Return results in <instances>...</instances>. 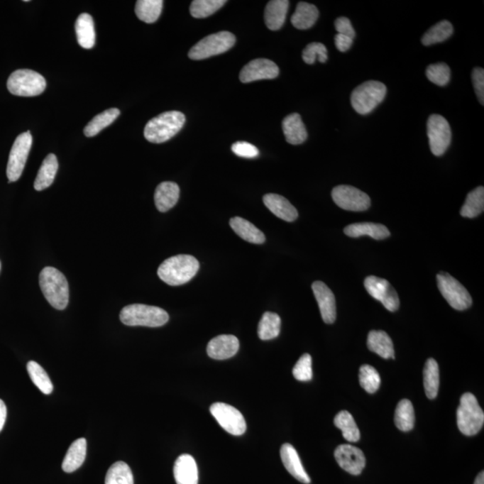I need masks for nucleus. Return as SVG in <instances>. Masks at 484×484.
Instances as JSON below:
<instances>
[{
    "instance_id": "nucleus-1",
    "label": "nucleus",
    "mask_w": 484,
    "mask_h": 484,
    "mask_svg": "<svg viewBox=\"0 0 484 484\" xmlns=\"http://www.w3.org/2000/svg\"><path fill=\"white\" fill-rule=\"evenodd\" d=\"M199 269V261L193 255H178L163 261L158 268V274L167 285L178 286L192 280Z\"/></svg>"
},
{
    "instance_id": "nucleus-2",
    "label": "nucleus",
    "mask_w": 484,
    "mask_h": 484,
    "mask_svg": "<svg viewBox=\"0 0 484 484\" xmlns=\"http://www.w3.org/2000/svg\"><path fill=\"white\" fill-rule=\"evenodd\" d=\"M39 282L44 297L53 308L59 310L67 308L70 301V287L62 273L56 268L47 267L40 272Z\"/></svg>"
},
{
    "instance_id": "nucleus-3",
    "label": "nucleus",
    "mask_w": 484,
    "mask_h": 484,
    "mask_svg": "<svg viewBox=\"0 0 484 484\" xmlns=\"http://www.w3.org/2000/svg\"><path fill=\"white\" fill-rule=\"evenodd\" d=\"M185 122V115L182 112L176 111L163 112L146 124L145 138L149 142L161 144L178 134Z\"/></svg>"
},
{
    "instance_id": "nucleus-4",
    "label": "nucleus",
    "mask_w": 484,
    "mask_h": 484,
    "mask_svg": "<svg viewBox=\"0 0 484 484\" xmlns=\"http://www.w3.org/2000/svg\"><path fill=\"white\" fill-rule=\"evenodd\" d=\"M119 319L126 326L158 327L168 322L169 315L159 307L131 304L122 309Z\"/></svg>"
},
{
    "instance_id": "nucleus-5",
    "label": "nucleus",
    "mask_w": 484,
    "mask_h": 484,
    "mask_svg": "<svg viewBox=\"0 0 484 484\" xmlns=\"http://www.w3.org/2000/svg\"><path fill=\"white\" fill-rule=\"evenodd\" d=\"M458 427L466 436H473L483 427L484 414L476 397L471 393H465L460 400L456 412Z\"/></svg>"
},
{
    "instance_id": "nucleus-6",
    "label": "nucleus",
    "mask_w": 484,
    "mask_h": 484,
    "mask_svg": "<svg viewBox=\"0 0 484 484\" xmlns=\"http://www.w3.org/2000/svg\"><path fill=\"white\" fill-rule=\"evenodd\" d=\"M387 94V87L378 81H368L353 90L351 95V104L354 111L361 115H366L383 101Z\"/></svg>"
},
{
    "instance_id": "nucleus-7",
    "label": "nucleus",
    "mask_w": 484,
    "mask_h": 484,
    "mask_svg": "<svg viewBox=\"0 0 484 484\" xmlns=\"http://www.w3.org/2000/svg\"><path fill=\"white\" fill-rule=\"evenodd\" d=\"M236 43V38L230 32H219L204 37L190 49L189 59L202 60L210 57L219 55L231 49Z\"/></svg>"
},
{
    "instance_id": "nucleus-8",
    "label": "nucleus",
    "mask_w": 484,
    "mask_h": 484,
    "mask_svg": "<svg viewBox=\"0 0 484 484\" xmlns=\"http://www.w3.org/2000/svg\"><path fill=\"white\" fill-rule=\"evenodd\" d=\"M46 88L42 75L30 70H19L11 74L8 80V89L13 95L23 97H37Z\"/></svg>"
},
{
    "instance_id": "nucleus-9",
    "label": "nucleus",
    "mask_w": 484,
    "mask_h": 484,
    "mask_svg": "<svg viewBox=\"0 0 484 484\" xmlns=\"http://www.w3.org/2000/svg\"><path fill=\"white\" fill-rule=\"evenodd\" d=\"M437 282L443 297L453 309L465 310L472 306L473 299L468 290L448 273H439Z\"/></svg>"
},
{
    "instance_id": "nucleus-10",
    "label": "nucleus",
    "mask_w": 484,
    "mask_h": 484,
    "mask_svg": "<svg viewBox=\"0 0 484 484\" xmlns=\"http://www.w3.org/2000/svg\"><path fill=\"white\" fill-rule=\"evenodd\" d=\"M32 144L33 136L30 132L22 133L17 136L10 151L6 168L9 182H15L21 177Z\"/></svg>"
},
{
    "instance_id": "nucleus-11",
    "label": "nucleus",
    "mask_w": 484,
    "mask_h": 484,
    "mask_svg": "<svg viewBox=\"0 0 484 484\" xmlns=\"http://www.w3.org/2000/svg\"><path fill=\"white\" fill-rule=\"evenodd\" d=\"M429 148L435 156L444 155L451 144V126L444 117L439 114L429 116L427 123Z\"/></svg>"
},
{
    "instance_id": "nucleus-12",
    "label": "nucleus",
    "mask_w": 484,
    "mask_h": 484,
    "mask_svg": "<svg viewBox=\"0 0 484 484\" xmlns=\"http://www.w3.org/2000/svg\"><path fill=\"white\" fill-rule=\"evenodd\" d=\"M211 414L221 428L228 434L241 436L246 431V421L241 412L231 405L224 403H214L210 407Z\"/></svg>"
},
{
    "instance_id": "nucleus-13",
    "label": "nucleus",
    "mask_w": 484,
    "mask_h": 484,
    "mask_svg": "<svg viewBox=\"0 0 484 484\" xmlns=\"http://www.w3.org/2000/svg\"><path fill=\"white\" fill-rule=\"evenodd\" d=\"M334 202L343 210L363 212L369 209L370 199L366 193L348 185H340L332 192Z\"/></svg>"
},
{
    "instance_id": "nucleus-14",
    "label": "nucleus",
    "mask_w": 484,
    "mask_h": 484,
    "mask_svg": "<svg viewBox=\"0 0 484 484\" xmlns=\"http://www.w3.org/2000/svg\"><path fill=\"white\" fill-rule=\"evenodd\" d=\"M364 287L371 297L380 302L385 308L391 312H397L400 308V297L397 291L386 279L370 275L364 280Z\"/></svg>"
},
{
    "instance_id": "nucleus-15",
    "label": "nucleus",
    "mask_w": 484,
    "mask_h": 484,
    "mask_svg": "<svg viewBox=\"0 0 484 484\" xmlns=\"http://www.w3.org/2000/svg\"><path fill=\"white\" fill-rule=\"evenodd\" d=\"M335 458L341 468L353 475H361L366 466V458L363 452L356 446L349 444L337 446Z\"/></svg>"
},
{
    "instance_id": "nucleus-16",
    "label": "nucleus",
    "mask_w": 484,
    "mask_h": 484,
    "mask_svg": "<svg viewBox=\"0 0 484 484\" xmlns=\"http://www.w3.org/2000/svg\"><path fill=\"white\" fill-rule=\"evenodd\" d=\"M279 67L273 61L267 59H258L251 61L240 73V80L248 84L251 82L274 79L278 77Z\"/></svg>"
},
{
    "instance_id": "nucleus-17",
    "label": "nucleus",
    "mask_w": 484,
    "mask_h": 484,
    "mask_svg": "<svg viewBox=\"0 0 484 484\" xmlns=\"http://www.w3.org/2000/svg\"><path fill=\"white\" fill-rule=\"evenodd\" d=\"M312 291L319 307L324 322L333 324L336 319V298L333 292L323 282L317 281L312 284Z\"/></svg>"
},
{
    "instance_id": "nucleus-18",
    "label": "nucleus",
    "mask_w": 484,
    "mask_h": 484,
    "mask_svg": "<svg viewBox=\"0 0 484 484\" xmlns=\"http://www.w3.org/2000/svg\"><path fill=\"white\" fill-rule=\"evenodd\" d=\"M240 348L236 336L221 335L214 337L207 346V354L214 360H226L235 356Z\"/></svg>"
},
{
    "instance_id": "nucleus-19",
    "label": "nucleus",
    "mask_w": 484,
    "mask_h": 484,
    "mask_svg": "<svg viewBox=\"0 0 484 484\" xmlns=\"http://www.w3.org/2000/svg\"><path fill=\"white\" fill-rule=\"evenodd\" d=\"M281 459L284 463L285 468L291 475L295 477L296 480L302 483H310V478L308 473H306L304 468H303L301 458L298 455L296 449L293 448L289 443L282 446Z\"/></svg>"
},
{
    "instance_id": "nucleus-20",
    "label": "nucleus",
    "mask_w": 484,
    "mask_h": 484,
    "mask_svg": "<svg viewBox=\"0 0 484 484\" xmlns=\"http://www.w3.org/2000/svg\"><path fill=\"white\" fill-rule=\"evenodd\" d=\"M173 473L177 484L199 483V470L195 459L190 455L184 454L177 458Z\"/></svg>"
},
{
    "instance_id": "nucleus-21",
    "label": "nucleus",
    "mask_w": 484,
    "mask_h": 484,
    "mask_svg": "<svg viewBox=\"0 0 484 484\" xmlns=\"http://www.w3.org/2000/svg\"><path fill=\"white\" fill-rule=\"evenodd\" d=\"M264 204L275 216L286 221H293L298 218V211L285 197L277 194H267L263 197Z\"/></svg>"
},
{
    "instance_id": "nucleus-22",
    "label": "nucleus",
    "mask_w": 484,
    "mask_h": 484,
    "mask_svg": "<svg viewBox=\"0 0 484 484\" xmlns=\"http://www.w3.org/2000/svg\"><path fill=\"white\" fill-rule=\"evenodd\" d=\"M180 187L178 184L165 182L159 184L155 193V203L160 212L165 213L178 202Z\"/></svg>"
},
{
    "instance_id": "nucleus-23",
    "label": "nucleus",
    "mask_w": 484,
    "mask_h": 484,
    "mask_svg": "<svg viewBox=\"0 0 484 484\" xmlns=\"http://www.w3.org/2000/svg\"><path fill=\"white\" fill-rule=\"evenodd\" d=\"M282 131L286 141L291 145H301L308 138V133L303 123L301 115L292 114L285 117L282 121Z\"/></svg>"
},
{
    "instance_id": "nucleus-24",
    "label": "nucleus",
    "mask_w": 484,
    "mask_h": 484,
    "mask_svg": "<svg viewBox=\"0 0 484 484\" xmlns=\"http://www.w3.org/2000/svg\"><path fill=\"white\" fill-rule=\"evenodd\" d=\"M347 236L358 238L370 236L377 241L385 240L390 236V231L383 224L373 223L353 224L344 228Z\"/></svg>"
},
{
    "instance_id": "nucleus-25",
    "label": "nucleus",
    "mask_w": 484,
    "mask_h": 484,
    "mask_svg": "<svg viewBox=\"0 0 484 484\" xmlns=\"http://www.w3.org/2000/svg\"><path fill=\"white\" fill-rule=\"evenodd\" d=\"M290 2L287 0H272L265 6V22L268 28L277 31L284 26Z\"/></svg>"
},
{
    "instance_id": "nucleus-26",
    "label": "nucleus",
    "mask_w": 484,
    "mask_h": 484,
    "mask_svg": "<svg viewBox=\"0 0 484 484\" xmlns=\"http://www.w3.org/2000/svg\"><path fill=\"white\" fill-rule=\"evenodd\" d=\"M368 348L383 359H395L393 342L384 331H370L367 340Z\"/></svg>"
},
{
    "instance_id": "nucleus-27",
    "label": "nucleus",
    "mask_w": 484,
    "mask_h": 484,
    "mask_svg": "<svg viewBox=\"0 0 484 484\" xmlns=\"http://www.w3.org/2000/svg\"><path fill=\"white\" fill-rule=\"evenodd\" d=\"M87 443L84 438L78 439L71 444L63 460L64 472L73 473L83 465L87 458Z\"/></svg>"
},
{
    "instance_id": "nucleus-28",
    "label": "nucleus",
    "mask_w": 484,
    "mask_h": 484,
    "mask_svg": "<svg viewBox=\"0 0 484 484\" xmlns=\"http://www.w3.org/2000/svg\"><path fill=\"white\" fill-rule=\"evenodd\" d=\"M231 229L244 241L250 243L262 244L265 241V234L252 224L251 221L241 217H233L230 220Z\"/></svg>"
},
{
    "instance_id": "nucleus-29",
    "label": "nucleus",
    "mask_w": 484,
    "mask_h": 484,
    "mask_svg": "<svg viewBox=\"0 0 484 484\" xmlns=\"http://www.w3.org/2000/svg\"><path fill=\"white\" fill-rule=\"evenodd\" d=\"M319 18V10L316 6L306 2L298 3L291 22L295 28L306 30L315 25Z\"/></svg>"
},
{
    "instance_id": "nucleus-30",
    "label": "nucleus",
    "mask_w": 484,
    "mask_h": 484,
    "mask_svg": "<svg viewBox=\"0 0 484 484\" xmlns=\"http://www.w3.org/2000/svg\"><path fill=\"white\" fill-rule=\"evenodd\" d=\"M57 169H59V163H57L56 155L50 153L44 159L40 166L35 182H34V189L37 192H42L49 187L55 179Z\"/></svg>"
},
{
    "instance_id": "nucleus-31",
    "label": "nucleus",
    "mask_w": 484,
    "mask_h": 484,
    "mask_svg": "<svg viewBox=\"0 0 484 484\" xmlns=\"http://www.w3.org/2000/svg\"><path fill=\"white\" fill-rule=\"evenodd\" d=\"M77 42L84 49H92L95 44V30L93 17L89 13H81L76 22Z\"/></svg>"
},
{
    "instance_id": "nucleus-32",
    "label": "nucleus",
    "mask_w": 484,
    "mask_h": 484,
    "mask_svg": "<svg viewBox=\"0 0 484 484\" xmlns=\"http://www.w3.org/2000/svg\"><path fill=\"white\" fill-rule=\"evenodd\" d=\"M424 385L429 400H434L439 387V369L437 361L432 358L426 361L424 369Z\"/></svg>"
},
{
    "instance_id": "nucleus-33",
    "label": "nucleus",
    "mask_w": 484,
    "mask_h": 484,
    "mask_svg": "<svg viewBox=\"0 0 484 484\" xmlns=\"http://www.w3.org/2000/svg\"><path fill=\"white\" fill-rule=\"evenodd\" d=\"M163 6L162 0H138L136 4V15L143 22L155 23L161 16Z\"/></svg>"
},
{
    "instance_id": "nucleus-34",
    "label": "nucleus",
    "mask_w": 484,
    "mask_h": 484,
    "mask_svg": "<svg viewBox=\"0 0 484 484\" xmlns=\"http://www.w3.org/2000/svg\"><path fill=\"white\" fill-rule=\"evenodd\" d=\"M415 415L410 400H403L398 403L395 412V426L402 431H410L414 427Z\"/></svg>"
},
{
    "instance_id": "nucleus-35",
    "label": "nucleus",
    "mask_w": 484,
    "mask_h": 484,
    "mask_svg": "<svg viewBox=\"0 0 484 484\" xmlns=\"http://www.w3.org/2000/svg\"><path fill=\"white\" fill-rule=\"evenodd\" d=\"M336 427L342 431L343 437L349 442H357L360 441V429L358 428L353 415L349 412L342 411L336 414L335 417Z\"/></svg>"
},
{
    "instance_id": "nucleus-36",
    "label": "nucleus",
    "mask_w": 484,
    "mask_h": 484,
    "mask_svg": "<svg viewBox=\"0 0 484 484\" xmlns=\"http://www.w3.org/2000/svg\"><path fill=\"white\" fill-rule=\"evenodd\" d=\"M281 319L273 312H265L258 324L259 339L267 341L275 339L280 334Z\"/></svg>"
},
{
    "instance_id": "nucleus-37",
    "label": "nucleus",
    "mask_w": 484,
    "mask_h": 484,
    "mask_svg": "<svg viewBox=\"0 0 484 484\" xmlns=\"http://www.w3.org/2000/svg\"><path fill=\"white\" fill-rule=\"evenodd\" d=\"M484 210V189L483 187H476L466 197L460 214L463 217L475 218L480 216Z\"/></svg>"
},
{
    "instance_id": "nucleus-38",
    "label": "nucleus",
    "mask_w": 484,
    "mask_h": 484,
    "mask_svg": "<svg viewBox=\"0 0 484 484\" xmlns=\"http://www.w3.org/2000/svg\"><path fill=\"white\" fill-rule=\"evenodd\" d=\"M121 114V111L118 109H109V110L101 112V114L95 116L92 119L87 127L84 128V135L88 138L97 136L102 129L107 128L112 122L115 121Z\"/></svg>"
},
{
    "instance_id": "nucleus-39",
    "label": "nucleus",
    "mask_w": 484,
    "mask_h": 484,
    "mask_svg": "<svg viewBox=\"0 0 484 484\" xmlns=\"http://www.w3.org/2000/svg\"><path fill=\"white\" fill-rule=\"evenodd\" d=\"M454 32L451 22L443 20L437 25L432 26L431 29L422 36V43L424 46H431L432 44L445 42Z\"/></svg>"
},
{
    "instance_id": "nucleus-40",
    "label": "nucleus",
    "mask_w": 484,
    "mask_h": 484,
    "mask_svg": "<svg viewBox=\"0 0 484 484\" xmlns=\"http://www.w3.org/2000/svg\"><path fill=\"white\" fill-rule=\"evenodd\" d=\"M31 380L43 394L50 395L53 390V385L51 383L49 375L43 370V368L36 361H31L27 363Z\"/></svg>"
},
{
    "instance_id": "nucleus-41",
    "label": "nucleus",
    "mask_w": 484,
    "mask_h": 484,
    "mask_svg": "<svg viewBox=\"0 0 484 484\" xmlns=\"http://www.w3.org/2000/svg\"><path fill=\"white\" fill-rule=\"evenodd\" d=\"M105 484H134L131 468L125 462H116L108 470Z\"/></svg>"
},
{
    "instance_id": "nucleus-42",
    "label": "nucleus",
    "mask_w": 484,
    "mask_h": 484,
    "mask_svg": "<svg viewBox=\"0 0 484 484\" xmlns=\"http://www.w3.org/2000/svg\"><path fill=\"white\" fill-rule=\"evenodd\" d=\"M226 3V0H195L190 5V13L195 18H206L218 11Z\"/></svg>"
},
{
    "instance_id": "nucleus-43",
    "label": "nucleus",
    "mask_w": 484,
    "mask_h": 484,
    "mask_svg": "<svg viewBox=\"0 0 484 484\" xmlns=\"http://www.w3.org/2000/svg\"><path fill=\"white\" fill-rule=\"evenodd\" d=\"M359 380L361 387L370 394L377 392L381 384V378L377 370L368 364L361 367Z\"/></svg>"
},
{
    "instance_id": "nucleus-44",
    "label": "nucleus",
    "mask_w": 484,
    "mask_h": 484,
    "mask_svg": "<svg viewBox=\"0 0 484 484\" xmlns=\"http://www.w3.org/2000/svg\"><path fill=\"white\" fill-rule=\"evenodd\" d=\"M428 79L439 87H444L451 80V68L445 63L429 65L426 70Z\"/></svg>"
},
{
    "instance_id": "nucleus-45",
    "label": "nucleus",
    "mask_w": 484,
    "mask_h": 484,
    "mask_svg": "<svg viewBox=\"0 0 484 484\" xmlns=\"http://www.w3.org/2000/svg\"><path fill=\"white\" fill-rule=\"evenodd\" d=\"M327 57V50L323 43H312L303 50L302 59L306 64H314L317 59L319 62L325 63Z\"/></svg>"
},
{
    "instance_id": "nucleus-46",
    "label": "nucleus",
    "mask_w": 484,
    "mask_h": 484,
    "mask_svg": "<svg viewBox=\"0 0 484 484\" xmlns=\"http://www.w3.org/2000/svg\"><path fill=\"white\" fill-rule=\"evenodd\" d=\"M293 377L299 381H309L312 380V359L309 353L303 354L292 370Z\"/></svg>"
},
{
    "instance_id": "nucleus-47",
    "label": "nucleus",
    "mask_w": 484,
    "mask_h": 484,
    "mask_svg": "<svg viewBox=\"0 0 484 484\" xmlns=\"http://www.w3.org/2000/svg\"><path fill=\"white\" fill-rule=\"evenodd\" d=\"M231 150L235 155L243 158H255L258 155V149L251 143L238 141L234 143Z\"/></svg>"
},
{
    "instance_id": "nucleus-48",
    "label": "nucleus",
    "mask_w": 484,
    "mask_h": 484,
    "mask_svg": "<svg viewBox=\"0 0 484 484\" xmlns=\"http://www.w3.org/2000/svg\"><path fill=\"white\" fill-rule=\"evenodd\" d=\"M473 85L475 87V94L480 104H484V70L483 68L476 67L472 73Z\"/></svg>"
},
{
    "instance_id": "nucleus-49",
    "label": "nucleus",
    "mask_w": 484,
    "mask_h": 484,
    "mask_svg": "<svg viewBox=\"0 0 484 484\" xmlns=\"http://www.w3.org/2000/svg\"><path fill=\"white\" fill-rule=\"evenodd\" d=\"M335 27L337 33L343 34V35L348 36L351 39L356 37V31H354L350 20L347 17H339L335 22Z\"/></svg>"
},
{
    "instance_id": "nucleus-50",
    "label": "nucleus",
    "mask_w": 484,
    "mask_h": 484,
    "mask_svg": "<svg viewBox=\"0 0 484 484\" xmlns=\"http://www.w3.org/2000/svg\"><path fill=\"white\" fill-rule=\"evenodd\" d=\"M353 39L348 36L343 35V34L337 33L335 37L336 46L341 53H346L347 50H349L353 45Z\"/></svg>"
},
{
    "instance_id": "nucleus-51",
    "label": "nucleus",
    "mask_w": 484,
    "mask_h": 484,
    "mask_svg": "<svg viewBox=\"0 0 484 484\" xmlns=\"http://www.w3.org/2000/svg\"><path fill=\"white\" fill-rule=\"evenodd\" d=\"M6 419V407L1 400H0V431L4 427Z\"/></svg>"
},
{
    "instance_id": "nucleus-52",
    "label": "nucleus",
    "mask_w": 484,
    "mask_h": 484,
    "mask_svg": "<svg viewBox=\"0 0 484 484\" xmlns=\"http://www.w3.org/2000/svg\"><path fill=\"white\" fill-rule=\"evenodd\" d=\"M475 484H484V473L480 472L478 475H477Z\"/></svg>"
},
{
    "instance_id": "nucleus-53",
    "label": "nucleus",
    "mask_w": 484,
    "mask_h": 484,
    "mask_svg": "<svg viewBox=\"0 0 484 484\" xmlns=\"http://www.w3.org/2000/svg\"><path fill=\"white\" fill-rule=\"evenodd\" d=\"M0 268H1V263H0Z\"/></svg>"
}]
</instances>
